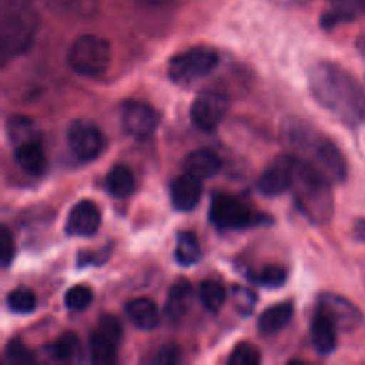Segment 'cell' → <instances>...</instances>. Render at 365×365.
Listing matches in <instances>:
<instances>
[{
	"mask_svg": "<svg viewBox=\"0 0 365 365\" xmlns=\"http://www.w3.org/2000/svg\"><path fill=\"white\" fill-rule=\"evenodd\" d=\"M82 353L81 341L75 334H63L61 337L56 339L52 346H50V355L57 360V362H75L78 360Z\"/></svg>",
	"mask_w": 365,
	"mask_h": 365,
	"instance_id": "d4e9b609",
	"label": "cell"
},
{
	"mask_svg": "<svg viewBox=\"0 0 365 365\" xmlns=\"http://www.w3.org/2000/svg\"><path fill=\"white\" fill-rule=\"evenodd\" d=\"M360 6H362V13H365V0H360Z\"/></svg>",
	"mask_w": 365,
	"mask_h": 365,
	"instance_id": "f35d334b",
	"label": "cell"
},
{
	"mask_svg": "<svg viewBox=\"0 0 365 365\" xmlns=\"http://www.w3.org/2000/svg\"><path fill=\"white\" fill-rule=\"evenodd\" d=\"M36 296L31 289L27 287H18L9 292L7 296V307L11 312L14 314H31L36 309Z\"/></svg>",
	"mask_w": 365,
	"mask_h": 365,
	"instance_id": "83f0119b",
	"label": "cell"
},
{
	"mask_svg": "<svg viewBox=\"0 0 365 365\" xmlns=\"http://www.w3.org/2000/svg\"><path fill=\"white\" fill-rule=\"evenodd\" d=\"M289 141L303 153V159L316 164L331 182L344 180L348 175V164L334 141L303 123L292 125L289 130Z\"/></svg>",
	"mask_w": 365,
	"mask_h": 365,
	"instance_id": "277c9868",
	"label": "cell"
},
{
	"mask_svg": "<svg viewBox=\"0 0 365 365\" xmlns=\"http://www.w3.org/2000/svg\"><path fill=\"white\" fill-rule=\"evenodd\" d=\"M98 330L102 334H106L107 337H110L113 341H116L118 344L121 342V337H123V328H121V323L113 316H103L102 319L98 321Z\"/></svg>",
	"mask_w": 365,
	"mask_h": 365,
	"instance_id": "836d02e7",
	"label": "cell"
},
{
	"mask_svg": "<svg viewBox=\"0 0 365 365\" xmlns=\"http://www.w3.org/2000/svg\"><path fill=\"white\" fill-rule=\"evenodd\" d=\"M291 191L303 216L316 225H324L334 214L331 180L310 160L298 157Z\"/></svg>",
	"mask_w": 365,
	"mask_h": 365,
	"instance_id": "7a4b0ae2",
	"label": "cell"
},
{
	"mask_svg": "<svg viewBox=\"0 0 365 365\" xmlns=\"http://www.w3.org/2000/svg\"><path fill=\"white\" fill-rule=\"evenodd\" d=\"M6 359L11 365H31L34 362V355L31 349L18 339H13L6 346Z\"/></svg>",
	"mask_w": 365,
	"mask_h": 365,
	"instance_id": "1f68e13d",
	"label": "cell"
},
{
	"mask_svg": "<svg viewBox=\"0 0 365 365\" xmlns=\"http://www.w3.org/2000/svg\"><path fill=\"white\" fill-rule=\"evenodd\" d=\"M160 116L145 102H127L121 107V127L135 139H148L159 128Z\"/></svg>",
	"mask_w": 365,
	"mask_h": 365,
	"instance_id": "8fae6325",
	"label": "cell"
},
{
	"mask_svg": "<svg viewBox=\"0 0 365 365\" xmlns=\"http://www.w3.org/2000/svg\"><path fill=\"white\" fill-rule=\"evenodd\" d=\"M100 221H102V214L96 203L91 200H82L77 205H73V209L68 214L64 230L71 237H91L98 232Z\"/></svg>",
	"mask_w": 365,
	"mask_h": 365,
	"instance_id": "4fadbf2b",
	"label": "cell"
},
{
	"mask_svg": "<svg viewBox=\"0 0 365 365\" xmlns=\"http://www.w3.org/2000/svg\"><path fill=\"white\" fill-rule=\"evenodd\" d=\"M250 278H252V282H255V284L262 285V287L277 289L285 284V280H287V271L280 266H267L264 267V269H260L259 273L250 274Z\"/></svg>",
	"mask_w": 365,
	"mask_h": 365,
	"instance_id": "f1b7e54d",
	"label": "cell"
},
{
	"mask_svg": "<svg viewBox=\"0 0 365 365\" xmlns=\"http://www.w3.org/2000/svg\"><path fill=\"white\" fill-rule=\"evenodd\" d=\"M337 331L339 328L331 321V317L321 309L314 314L312 324H310V335H312V344L319 355H331L337 348Z\"/></svg>",
	"mask_w": 365,
	"mask_h": 365,
	"instance_id": "9a60e30c",
	"label": "cell"
},
{
	"mask_svg": "<svg viewBox=\"0 0 365 365\" xmlns=\"http://www.w3.org/2000/svg\"><path fill=\"white\" fill-rule=\"evenodd\" d=\"M93 302V291L88 285H73L71 289H68L66 294H64V305L70 310L75 312H82V310L88 309Z\"/></svg>",
	"mask_w": 365,
	"mask_h": 365,
	"instance_id": "f546056e",
	"label": "cell"
},
{
	"mask_svg": "<svg viewBox=\"0 0 365 365\" xmlns=\"http://www.w3.org/2000/svg\"><path fill=\"white\" fill-rule=\"evenodd\" d=\"M110 59V43L95 34L78 36L68 50V66L81 77H102L109 70Z\"/></svg>",
	"mask_w": 365,
	"mask_h": 365,
	"instance_id": "5b68a950",
	"label": "cell"
},
{
	"mask_svg": "<svg viewBox=\"0 0 365 365\" xmlns=\"http://www.w3.org/2000/svg\"><path fill=\"white\" fill-rule=\"evenodd\" d=\"M217 63H220V53L216 48L207 45L191 46L171 57L168 75L175 84L191 86L200 78L212 73Z\"/></svg>",
	"mask_w": 365,
	"mask_h": 365,
	"instance_id": "8992f818",
	"label": "cell"
},
{
	"mask_svg": "<svg viewBox=\"0 0 365 365\" xmlns=\"http://www.w3.org/2000/svg\"><path fill=\"white\" fill-rule=\"evenodd\" d=\"M116 349L118 342L113 341L110 337H107L106 334H102L100 330H96L95 334H91L89 337V355L95 364H110L116 360Z\"/></svg>",
	"mask_w": 365,
	"mask_h": 365,
	"instance_id": "603a6c76",
	"label": "cell"
},
{
	"mask_svg": "<svg viewBox=\"0 0 365 365\" xmlns=\"http://www.w3.org/2000/svg\"><path fill=\"white\" fill-rule=\"evenodd\" d=\"M103 185H106V191L114 198H128L135 189L134 173L128 166L118 164V166L110 168Z\"/></svg>",
	"mask_w": 365,
	"mask_h": 365,
	"instance_id": "7402d4cb",
	"label": "cell"
},
{
	"mask_svg": "<svg viewBox=\"0 0 365 365\" xmlns=\"http://www.w3.org/2000/svg\"><path fill=\"white\" fill-rule=\"evenodd\" d=\"M269 2L277 4L280 7H289V9H294V7H303L307 4H310L312 0H269Z\"/></svg>",
	"mask_w": 365,
	"mask_h": 365,
	"instance_id": "d590c367",
	"label": "cell"
},
{
	"mask_svg": "<svg viewBox=\"0 0 365 365\" xmlns=\"http://www.w3.org/2000/svg\"><path fill=\"white\" fill-rule=\"evenodd\" d=\"M178 360H180V348L175 344H168L159 349L155 362L163 365H171V364H177Z\"/></svg>",
	"mask_w": 365,
	"mask_h": 365,
	"instance_id": "e575fe53",
	"label": "cell"
},
{
	"mask_svg": "<svg viewBox=\"0 0 365 365\" xmlns=\"http://www.w3.org/2000/svg\"><path fill=\"white\" fill-rule=\"evenodd\" d=\"M312 98L324 110L346 125L365 121V91L355 77L342 66L328 61L314 64L309 71Z\"/></svg>",
	"mask_w": 365,
	"mask_h": 365,
	"instance_id": "6da1fadb",
	"label": "cell"
},
{
	"mask_svg": "<svg viewBox=\"0 0 365 365\" xmlns=\"http://www.w3.org/2000/svg\"><path fill=\"white\" fill-rule=\"evenodd\" d=\"M260 360H262V356H260L259 348L248 344V342L235 346L232 355L228 356V364L230 365H257L260 364Z\"/></svg>",
	"mask_w": 365,
	"mask_h": 365,
	"instance_id": "4dcf8cb0",
	"label": "cell"
},
{
	"mask_svg": "<svg viewBox=\"0 0 365 365\" xmlns=\"http://www.w3.org/2000/svg\"><path fill=\"white\" fill-rule=\"evenodd\" d=\"M202 182L192 175L184 173L175 178L171 184V203L180 212H189L195 209L202 200Z\"/></svg>",
	"mask_w": 365,
	"mask_h": 365,
	"instance_id": "5bb4252c",
	"label": "cell"
},
{
	"mask_svg": "<svg viewBox=\"0 0 365 365\" xmlns=\"http://www.w3.org/2000/svg\"><path fill=\"white\" fill-rule=\"evenodd\" d=\"M7 135L14 146L25 141H32V139H39L34 123L25 116H11L7 120Z\"/></svg>",
	"mask_w": 365,
	"mask_h": 365,
	"instance_id": "4316f807",
	"label": "cell"
},
{
	"mask_svg": "<svg viewBox=\"0 0 365 365\" xmlns=\"http://www.w3.org/2000/svg\"><path fill=\"white\" fill-rule=\"evenodd\" d=\"M198 298L203 309L217 312L227 299V287L217 280H205L198 289Z\"/></svg>",
	"mask_w": 365,
	"mask_h": 365,
	"instance_id": "484cf974",
	"label": "cell"
},
{
	"mask_svg": "<svg viewBox=\"0 0 365 365\" xmlns=\"http://www.w3.org/2000/svg\"><path fill=\"white\" fill-rule=\"evenodd\" d=\"M14 259V241L11 235L9 228L2 227L0 230V260H2L4 267H9Z\"/></svg>",
	"mask_w": 365,
	"mask_h": 365,
	"instance_id": "d6a6232c",
	"label": "cell"
},
{
	"mask_svg": "<svg viewBox=\"0 0 365 365\" xmlns=\"http://www.w3.org/2000/svg\"><path fill=\"white\" fill-rule=\"evenodd\" d=\"M48 9L63 16L88 20L98 13V0H41Z\"/></svg>",
	"mask_w": 365,
	"mask_h": 365,
	"instance_id": "44dd1931",
	"label": "cell"
},
{
	"mask_svg": "<svg viewBox=\"0 0 365 365\" xmlns=\"http://www.w3.org/2000/svg\"><path fill=\"white\" fill-rule=\"evenodd\" d=\"M296 159L298 157L291 155V153H284V155L277 157L264 170L259 182H257V189H259L260 195L266 196V198H277V196L291 191L292 178H294Z\"/></svg>",
	"mask_w": 365,
	"mask_h": 365,
	"instance_id": "9c48e42d",
	"label": "cell"
},
{
	"mask_svg": "<svg viewBox=\"0 0 365 365\" xmlns=\"http://www.w3.org/2000/svg\"><path fill=\"white\" fill-rule=\"evenodd\" d=\"M228 113V98L220 89H205L191 106V121L203 132H214Z\"/></svg>",
	"mask_w": 365,
	"mask_h": 365,
	"instance_id": "ba28073f",
	"label": "cell"
},
{
	"mask_svg": "<svg viewBox=\"0 0 365 365\" xmlns=\"http://www.w3.org/2000/svg\"><path fill=\"white\" fill-rule=\"evenodd\" d=\"M14 160L20 166V170L31 177H41L48 168V159H46V153L39 139H32V141L18 145L14 148Z\"/></svg>",
	"mask_w": 365,
	"mask_h": 365,
	"instance_id": "2e32d148",
	"label": "cell"
},
{
	"mask_svg": "<svg viewBox=\"0 0 365 365\" xmlns=\"http://www.w3.org/2000/svg\"><path fill=\"white\" fill-rule=\"evenodd\" d=\"M221 166H223L221 157L217 155L214 150H209V148L195 150V152L189 153L184 160L185 173L192 175V177L200 178V180L212 178L214 175L220 173Z\"/></svg>",
	"mask_w": 365,
	"mask_h": 365,
	"instance_id": "e0dca14e",
	"label": "cell"
},
{
	"mask_svg": "<svg viewBox=\"0 0 365 365\" xmlns=\"http://www.w3.org/2000/svg\"><path fill=\"white\" fill-rule=\"evenodd\" d=\"M355 237L365 242V220H359L355 223Z\"/></svg>",
	"mask_w": 365,
	"mask_h": 365,
	"instance_id": "8d00e7d4",
	"label": "cell"
},
{
	"mask_svg": "<svg viewBox=\"0 0 365 365\" xmlns=\"http://www.w3.org/2000/svg\"><path fill=\"white\" fill-rule=\"evenodd\" d=\"M127 317L139 330H155L160 324V314L155 302L150 298H134L125 307Z\"/></svg>",
	"mask_w": 365,
	"mask_h": 365,
	"instance_id": "ac0fdd59",
	"label": "cell"
},
{
	"mask_svg": "<svg viewBox=\"0 0 365 365\" xmlns=\"http://www.w3.org/2000/svg\"><path fill=\"white\" fill-rule=\"evenodd\" d=\"M39 27L34 0H0V56L2 64L32 46Z\"/></svg>",
	"mask_w": 365,
	"mask_h": 365,
	"instance_id": "3957f363",
	"label": "cell"
},
{
	"mask_svg": "<svg viewBox=\"0 0 365 365\" xmlns=\"http://www.w3.org/2000/svg\"><path fill=\"white\" fill-rule=\"evenodd\" d=\"M294 316V307L291 303H278L264 310L259 317V330L264 335L280 334Z\"/></svg>",
	"mask_w": 365,
	"mask_h": 365,
	"instance_id": "ffe728a7",
	"label": "cell"
},
{
	"mask_svg": "<svg viewBox=\"0 0 365 365\" xmlns=\"http://www.w3.org/2000/svg\"><path fill=\"white\" fill-rule=\"evenodd\" d=\"M209 216L214 227L220 230H242L252 225H259L260 220L245 203L227 195H220L212 200Z\"/></svg>",
	"mask_w": 365,
	"mask_h": 365,
	"instance_id": "52a82bcc",
	"label": "cell"
},
{
	"mask_svg": "<svg viewBox=\"0 0 365 365\" xmlns=\"http://www.w3.org/2000/svg\"><path fill=\"white\" fill-rule=\"evenodd\" d=\"M202 259V248L192 232H185V234L178 235L177 246H175V260L180 266L191 267Z\"/></svg>",
	"mask_w": 365,
	"mask_h": 365,
	"instance_id": "cb8c5ba5",
	"label": "cell"
},
{
	"mask_svg": "<svg viewBox=\"0 0 365 365\" xmlns=\"http://www.w3.org/2000/svg\"><path fill=\"white\" fill-rule=\"evenodd\" d=\"M68 146L71 153L82 163L95 160L103 150V135L95 123L77 120L68 127Z\"/></svg>",
	"mask_w": 365,
	"mask_h": 365,
	"instance_id": "30bf717a",
	"label": "cell"
},
{
	"mask_svg": "<svg viewBox=\"0 0 365 365\" xmlns=\"http://www.w3.org/2000/svg\"><path fill=\"white\" fill-rule=\"evenodd\" d=\"M317 309L327 312L335 323V327L342 331L356 330L362 323V312L359 310V307L339 294H331V292L323 294L319 298Z\"/></svg>",
	"mask_w": 365,
	"mask_h": 365,
	"instance_id": "7c38bea8",
	"label": "cell"
},
{
	"mask_svg": "<svg viewBox=\"0 0 365 365\" xmlns=\"http://www.w3.org/2000/svg\"><path fill=\"white\" fill-rule=\"evenodd\" d=\"M139 4L143 6H150V7H160V6H166V4L173 2V0H138Z\"/></svg>",
	"mask_w": 365,
	"mask_h": 365,
	"instance_id": "74e56055",
	"label": "cell"
},
{
	"mask_svg": "<svg viewBox=\"0 0 365 365\" xmlns=\"http://www.w3.org/2000/svg\"><path fill=\"white\" fill-rule=\"evenodd\" d=\"M192 303V287L189 282L180 280L170 289L168 294L166 307H164V314L168 319L171 321H180L185 314L189 312Z\"/></svg>",
	"mask_w": 365,
	"mask_h": 365,
	"instance_id": "d6986e66",
	"label": "cell"
}]
</instances>
